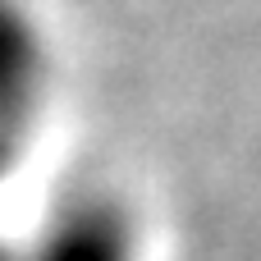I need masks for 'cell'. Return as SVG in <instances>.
<instances>
[{
    "instance_id": "3957f363",
    "label": "cell",
    "mask_w": 261,
    "mask_h": 261,
    "mask_svg": "<svg viewBox=\"0 0 261 261\" xmlns=\"http://www.w3.org/2000/svg\"><path fill=\"white\" fill-rule=\"evenodd\" d=\"M0 261H28L23 252H14V248H0Z\"/></svg>"
},
{
    "instance_id": "6da1fadb",
    "label": "cell",
    "mask_w": 261,
    "mask_h": 261,
    "mask_svg": "<svg viewBox=\"0 0 261 261\" xmlns=\"http://www.w3.org/2000/svg\"><path fill=\"white\" fill-rule=\"evenodd\" d=\"M46 41L18 0H0V179L14 170L46 96Z\"/></svg>"
},
{
    "instance_id": "7a4b0ae2",
    "label": "cell",
    "mask_w": 261,
    "mask_h": 261,
    "mask_svg": "<svg viewBox=\"0 0 261 261\" xmlns=\"http://www.w3.org/2000/svg\"><path fill=\"white\" fill-rule=\"evenodd\" d=\"M28 261H138V234H133V216L119 197L106 193H83L69 197L55 220L46 225L41 243Z\"/></svg>"
}]
</instances>
